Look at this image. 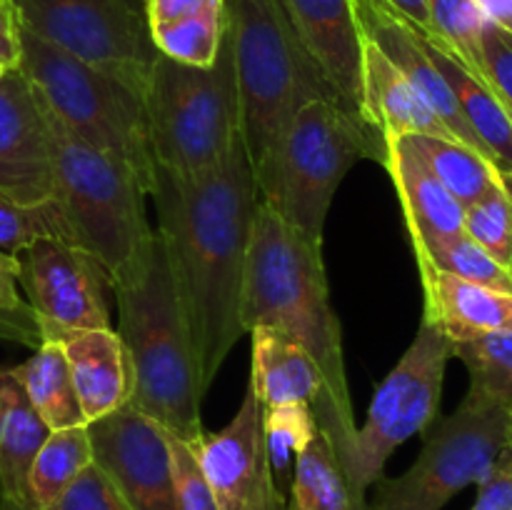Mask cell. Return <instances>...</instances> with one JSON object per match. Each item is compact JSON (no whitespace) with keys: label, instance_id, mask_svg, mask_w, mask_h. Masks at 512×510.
<instances>
[{"label":"cell","instance_id":"3957f363","mask_svg":"<svg viewBox=\"0 0 512 510\" xmlns=\"http://www.w3.org/2000/svg\"><path fill=\"white\" fill-rule=\"evenodd\" d=\"M113 295L118 335L133 365L130 405L175 438L195 443L205 433V393L158 233L143 263L113 280Z\"/></svg>","mask_w":512,"mask_h":510},{"label":"cell","instance_id":"277c9868","mask_svg":"<svg viewBox=\"0 0 512 510\" xmlns=\"http://www.w3.org/2000/svg\"><path fill=\"white\" fill-rule=\"evenodd\" d=\"M225 15L233 40L240 140L253 178H260L295 113L308 100L338 95L278 0H225Z\"/></svg>","mask_w":512,"mask_h":510},{"label":"cell","instance_id":"7402d4cb","mask_svg":"<svg viewBox=\"0 0 512 510\" xmlns=\"http://www.w3.org/2000/svg\"><path fill=\"white\" fill-rule=\"evenodd\" d=\"M253 340V368L250 383L258 393L263 410L283 405H315V420L328 408L325 378L313 358L285 335L270 328L250 330Z\"/></svg>","mask_w":512,"mask_h":510},{"label":"cell","instance_id":"f546056e","mask_svg":"<svg viewBox=\"0 0 512 510\" xmlns=\"http://www.w3.org/2000/svg\"><path fill=\"white\" fill-rule=\"evenodd\" d=\"M225 28H228L225 8H215L195 15V18L178 20V23L155 25V28H148V33L155 50L165 58L183 65H195V68H208L218 58Z\"/></svg>","mask_w":512,"mask_h":510},{"label":"cell","instance_id":"60d3db41","mask_svg":"<svg viewBox=\"0 0 512 510\" xmlns=\"http://www.w3.org/2000/svg\"><path fill=\"white\" fill-rule=\"evenodd\" d=\"M148 28L195 18L208 10L225 8V0H140Z\"/></svg>","mask_w":512,"mask_h":510},{"label":"cell","instance_id":"5b68a950","mask_svg":"<svg viewBox=\"0 0 512 510\" xmlns=\"http://www.w3.org/2000/svg\"><path fill=\"white\" fill-rule=\"evenodd\" d=\"M385 163V140L338 98H313L295 113L273 160L255 178L260 203L323 245L335 190L358 160Z\"/></svg>","mask_w":512,"mask_h":510},{"label":"cell","instance_id":"52a82bcc","mask_svg":"<svg viewBox=\"0 0 512 510\" xmlns=\"http://www.w3.org/2000/svg\"><path fill=\"white\" fill-rule=\"evenodd\" d=\"M18 70L63 130L125 160L150 193L155 173L143 95L105 70L45 43L20 25Z\"/></svg>","mask_w":512,"mask_h":510},{"label":"cell","instance_id":"d6986e66","mask_svg":"<svg viewBox=\"0 0 512 510\" xmlns=\"http://www.w3.org/2000/svg\"><path fill=\"white\" fill-rule=\"evenodd\" d=\"M415 263L425 293L423 320L443 330L450 343L512 330V293L455 278L420 260Z\"/></svg>","mask_w":512,"mask_h":510},{"label":"cell","instance_id":"d590c367","mask_svg":"<svg viewBox=\"0 0 512 510\" xmlns=\"http://www.w3.org/2000/svg\"><path fill=\"white\" fill-rule=\"evenodd\" d=\"M170 445V465H173V485H175V503L178 510H218L213 488L205 478L200 460L195 455L193 443L183 438H175L168 433Z\"/></svg>","mask_w":512,"mask_h":510},{"label":"cell","instance_id":"7bdbcfd3","mask_svg":"<svg viewBox=\"0 0 512 510\" xmlns=\"http://www.w3.org/2000/svg\"><path fill=\"white\" fill-rule=\"evenodd\" d=\"M385 5L395 10V13L403 15L408 23H413L415 28L430 33V15H428V0H383Z\"/></svg>","mask_w":512,"mask_h":510},{"label":"cell","instance_id":"8d00e7d4","mask_svg":"<svg viewBox=\"0 0 512 510\" xmlns=\"http://www.w3.org/2000/svg\"><path fill=\"white\" fill-rule=\"evenodd\" d=\"M18 258L0 253V335L3 338H18L33 348L40 345L38 325L30 310L28 300H23L18 290Z\"/></svg>","mask_w":512,"mask_h":510},{"label":"cell","instance_id":"ab89813d","mask_svg":"<svg viewBox=\"0 0 512 510\" xmlns=\"http://www.w3.org/2000/svg\"><path fill=\"white\" fill-rule=\"evenodd\" d=\"M470 510H512V455L508 450L478 483V498Z\"/></svg>","mask_w":512,"mask_h":510},{"label":"cell","instance_id":"44dd1931","mask_svg":"<svg viewBox=\"0 0 512 510\" xmlns=\"http://www.w3.org/2000/svg\"><path fill=\"white\" fill-rule=\"evenodd\" d=\"M363 38V35H360ZM363 118L373 125L383 140L408 138V135H438L455 138L443 120L435 115L428 100L415 85L363 38Z\"/></svg>","mask_w":512,"mask_h":510},{"label":"cell","instance_id":"7a4b0ae2","mask_svg":"<svg viewBox=\"0 0 512 510\" xmlns=\"http://www.w3.org/2000/svg\"><path fill=\"white\" fill-rule=\"evenodd\" d=\"M240 325L245 333L253 328L275 330L318 363L328 398L318 425L340 458L355 435V413L345 378L340 320L330 305L323 245L305 238L265 203H258L250 230Z\"/></svg>","mask_w":512,"mask_h":510},{"label":"cell","instance_id":"f6af8a7d","mask_svg":"<svg viewBox=\"0 0 512 510\" xmlns=\"http://www.w3.org/2000/svg\"><path fill=\"white\" fill-rule=\"evenodd\" d=\"M500 188L505 190V195H508L512 203V173H500Z\"/></svg>","mask_w":512,"mask_h":510},{"label":"cell","instance_id":"f907efd6","mask_svg":"<svg viewBox=\"0 0 512 510\" xmlns=\"http://www.w3.org/2000/svg\"><path fill=\"white\" fill-rule=\"evenodd\" d=\"M0 3H8V0H0Z\"/></svg>","mask_w":512,"mask_h":510},{"label":"cell","instance_id":"6da1fadb","mask_svg":"<svg viewBox=\"0 0 512 510\" xmlns=\"http://www.w3.org/2000/svg\"><path fill=\"white\" fill-rule=\"evenodd\" d=\"M148 195L155 200L158 238L188 325L200 388L208 393L245 335L240 293L260 198L243 140L203 178H178L155 165Z\"/></svg>","mask_w":512,"mask_h":510},{"label":"cell","instance_id":"b9f144b4","mask_svg":"<svg viewBox=\"0 0 512 510\" xmlns=\"http://www.w3.org/2000/svg\"><path fill=\"white\" fill-rule=\"evenodd\" d=\"M20 63V20L15 8L0 3V65L5 70H18Z\"/></svg>","mask_w":512,"mask_h":510},{"label":"cell","instance_id":"e575fe53","mask_svg":"<svg viewBox=\"0 0 512 510\" xmlns=\"http://www.w3.org/2000/svg\"><path fill=\"white\" fill-rule=\"evenodd\" d=\"M263 428L270 463L275 470L298 458L320 425L310 405H283V408L263 410Z\"/></svg>","mask_w":512,"mask_h":510},{"label":"cell","instance_id":"d6a6232c","mask_svg":"<svg viewBox=\"0 0 512 510\" xmlns=\"http://www.w3.org/2000/svg\"><path fill=\"white\" fill-rule=\"evenodd\" d=\"M415 260L428 263L433 268L443 270V273L455 275V278L470 280V283L485 285V288L503 290L512 293V275L503 263L485 253L475 240L468 235H458L445 243L435 245V248L425 250V253H415Z\"/></svg>","mask_w":512,"mask_h":510},{"label":"cell","instance_id":"2e32d148","mask_svg":"<svg viewBox=\"0 0 512 510\" xmlns=\"http://www.w3.org/2000/svg\"><path fill=\"white\" fill-rule=\"evenodd\" d=\"M350 3H353L355 23H358L360 35L365 40H370L415 85V90L428 100L435 115L443 120L445 128L455 135V140H460L468 148L478 150L483 158H488L493 163L485 145L480 143V138L473 133L468 120H465L450 85L445 83L440 70L430 60L423 43V30L408 23L403 15L395 13L383 0H350Z\"/></svg>","mask_w":512,"mask_h":510},{"label":"cell","instance_id":"4dcf8cb0","mask_svg":"<svg viewBox=\"0 0 512 510\" xmlns=\"http://www.w3.org/2000/svg\"><path fill=\"white\" fill-rule=\"evenodd\" d=\"M40 238H55L75 245L73 230L58 200L18 203L0 193V253L18 255Z\"/></svg>","mask_w":512,"mask_h":510},{"label":"cell","instance_id":"bcb514c9","mask_svg":"<svg viewBox=\"0 0 512 510\" xmlns=\"http://www.w3.org/2000/svg\"><path fill=\"white\" fill-rule=\"evenodd\" d=\"M508 453L512 455V433H510V443H508Z\"/></svg>","mask_w":512,"mask_h":510},{"label":"cell","instance_id":"ffe728a7","mask_svg":"<svg viewBox=\"0 0 512 510\" xmlns=\"http://www.w3.org/2000/svg\"><path fill=\"white\" fill-rule=\"evenodd\" d=\"M88 423L130 403L133 365L118 330H78L60 340Z\"/></svg>","mask_w":512,"mask_h":510},{"label":"cell","instance_id":"5bb4252c","mask_svg":"<svg viewBox=\"0 0 512 510\" xmlns=\"http://www.w3.org/2000/svg\"><path fill=\"white\" fill-rule=\"evenodd\" d=\"M93 463L133 510H178L168 435L133 405L88 423Z\"/></svg>","mask_w":512,"mask_h":510},{"label":"cell","instance_id":"c3c4849f","mask_svg":"<svg viewBox=\"0 0 512 510\" xmlns=\"http://www.w3.org/2000/svg\"><path fill=\"white\" fill-rule=\"evenodd\" d=\"M508 270H510V275H512V255H510V263H508Z\"/></svg>","mask_w":512,"mask_h":510},{"label":"cell","instance_id":"4fadbf2b","mask_svg":"<svg viewBox=\"0 0 512 510\" xmlns=\"http://www.w3.org/2000/svg\"><path fill=\"white\" fill-rule=\"evenodd\" d=\"M218 510H288L275 483L263 428V403L248 380L235 418L193 443Z\"/></svg>","mask_w":512,"mask_h":510},{"label":"cell","instance_id":"d4e9b609","mask_svg":"<svg viewBox=\"0 0 512 510\" xmlns=\"http://www.w3.org/2000/svg\"><path fill=\"white\" fill-rule=\"evenodd\" d=\"M13 373L50 430L88 425L63 345L40 343L23 365L13 368Z\"/></svg>","mask_w":512,"mask_h":510},{"label":"cell","instance_id":"ee69618b","mask_svg":"<svg viewBox=\"0 0 512 510\" xmlns=\"http://www.w3.org/2000/svg\"><path fill=\"white\" fill-rule=\"evenodd\" d=\"M485 18L512 35V0H475Z\"/></svg>","mask_w":512,"mask_h":510},{"label":"cell","instance_id":"1f68e13d","mask_svg":"<svg viewBox=\"0 0 512 510\" xmlns=\"http://www.w3.org/2000/svg\"><path fill=\"white\" fill-rule=\"evenodd\" d=\"M430 35L448 45L455 58L483 78L480 38L488 18L475 0H428Z\"/></svg>","mask_w":512,"mask_h":510},{"label":"cell","instance_id":"cb8c5ba5","mask_svg":"<svg viewBox=\"0 0 512 510\" xmlns=\"http://www.w3.org/2000/svg\"><path fill=\"white\" fill-rule=\"evenodd\" d=\"M430 60L453 90L465 120L493 158L498 173H512V115L483 78L465 68L448 45L423 30Z\"/></svg>","mask_w":512,"mask_h":510},{"label":"cell","instance_id":"484cf974","mask_svg":"<svg viewBox=\"0 0 512 510\" xmlns=\"http://www.w3.org/2000/svg\"><path fill=\"white\" fill-rule=\"evenodd\" d=\"M90 463H93V445H90L88 425L50 430L45 443L35 453L25 480L28 510L50 508Z\"/></svg>","mask_w":512,"mask_h":510},{"label":"cell","instance_id":"7dc6e473","mask_svg":"<svg viewBox=\"0 0 512 510\" xmlns=\"http://www.w3.org/2000/svg\"><path fill=\"white\" fill-rule=\"evenodd\" d=\"M130 3H135V5H138V8H143V3H140V0H130Z\"/></svg>","mask_w":512,"mask_h":510},{"label":"cell","instance_id":"30bf717a","mask_svg":"<svg viewBox=\"0 0 512 510\" xmlns=\"http://www.w3.org/2000/svg\"><path fill=\"white\" fill-rule=\"evenodd\" d=\"M512 410L468 393L460 408L425 430L418 460L398 478L378 483L365 510H443L468 485H478L508 450Z\"/></svg>","mask_w":512,"mask_h":510},{"label":"cell","instance_id":"603a6c76","mask_svg":"<svg viewBox=\"0 0 512 510\" xmlns=\"http://www.w3.org/2000/svg\"><path fill=\"white\" fill-rule=\"evenodd\" d=\"M48 435L13 368L0 365V510H28L25 480Z\"/></svg>","mask_w":512,"mask_h":510},{"label":"cell","instance_id":"ac0fdd59","mask_svg":"<svg viewBox=\"0 0 512 510\" xmlns=\"http://www.w3.org/2000/svg\"><path fill=\"white\" fill-rule=\"evenodd\" d=\"M383 165L398 190L413 253H425L445 240L463 235L465 208L430 173L408 138L385 143Z\"/></svg>","mask_w":512,"mask_h":510},{"label":"cell","instance_id":"8fae6325","mask_svg":"<svg viewBox=\"0 0 512 510\" xmlns=\"http://www.w3.org/2000/svg\"><path fill=\"white\" fill-rule=\"evenodd\" d=\"M20 25L143 95L155 50L143 8L130 0H10Z\"/></svg>","mask_w":512,"mask_h":510},{"label":"cell","instance_id":"f1b7e54d","mask_svg":"<svg viewBox=\"0 0 512 510\" xmlns=\"http://www.w3.org/2000/svg\"><path fill=\"white\" fill-rule=\"evenodd\" d=\"M453 358L468 368V393L512 410V330L453 343Z\"/></svg>","mask_w":512,"mask_h":510},{"label":"cell","instance_id":"83f0119b","mask_svg":"<svg viewBox=\"0 0 512 510\" xmlns=\"http://www.w3.org/2000/svg\"><path fill=\"white\" fill-rule=\"evenodd\" d=\"M288 510H355L328 433L318 430L295 458Z\"/></svg>","mask_w":512,"mask_h":510},{"label":"cell","instance_id":"9c48e42d","mask_svg":"<svg viewBox=\"0 0 512 510\" xmlns=\"http://www.w3.org/2000/svg\"><path fill=\"white\" fill-rule=\"evenodd\" d=\"M450 358L453 343L448 335L423 320L410 348L378 385L368 418L355 428L348 450L338 458L355 510L368 508L365 495L385 478L390 455L435 423Z\"/></svg>","mask_w":512,"mask_h":510},{"label":"cell","instance_id":"f35d334b","mask_svg":"<svg viewBox=\"0 0 512 510\" xmlns=\"http://www.w3.org/2000/svg\"><path fill=\"white\" fill-rule=\"evenodd\" d=\"M480 58H483V80L512 115V35L508 30L488 20L480 38Z\"/></svg>","mask_w":512,"mask_h":510},{"label":"cell","instance_id":"ba28073f","mask_svg":"<svg viewBox=\"0 0 512 510\" xmlns=\"http://www.w3.org/2000/svg\"><path fill=\"white\" fill-rule=\"evenodd\" d=\"M45 118L53 153V198L65 210L75 245L95 255L110 278H123L143 263L155 240L145 218L148 188L125 160L90 148L48 113Z\"/></svg>","mask_w":512,"mask_h":510},{"label":"cell","instance_id":"74e56055","mask_svg":"<svg viewBox=\"0 0 512 510\" xmlns=\"http://www.w3.org/2000/svg\"><path fill=\"white\" fill-rule=\"evenodd\" d=\"M45 510H133L108 475L90 463L75 483Z\"/></svg>","mask_w":512,"mask_h":510},{"label":"cell","instance_id":"7c38bea8","mask_svg":"<svg viewBox=\"0 0 512 510\" xmlns=\"http://www.w3.org/2000/svg\"><path fill=\"white\" fill-rule=\"evenodd\" d=\"M15 258L18 283L35 315L40 343H60L78 330L113 328V278L88 250L40 238Z\"/></svg>","mask_w":512,"mask_h":510},{"label":"cell","instance_id":"836d02e7","mask_svg":"<svg viewBox=\"0 0 512 510\" xmlns=\"http://www.w3.org/2000/svg\"><path fill=\"white\" fill-rule=\"evenodd\" d=\"M463 233L508 268L512 255V203L503 188L465 208Z\"/></svg>","mask_w":512,"mask_h":510},{"label":"cell","instance_id":"8992f818","mask_svg":"<svg viewBox=\"0 0 512 510\" xmlns=\"http://www.w3.org/2000/svg\"><path fill=\"white\" fill-rule=\"evenodd\" d=\"M153 160L178 178H203L240 140L238 85L228 28L208 68L155 55L143 90Z\"/></svg>","mask_w":512,"mask_h":510},{"label":"cell","instance_id":"4316f807","mask_svg":"<svg viewBox=\"0 0 512 510\" xmlns=\"http://www.w3.org/2000/svg\"><path fill=\"white\" fill-rule=\"evenodd\" d=\"M408 140L418 150L430 173L463 208H470L500 188L498 168L460 140L438 138V135H408Z\"/></svg>","mask_w":512,"mask_h":510},{"label":"cell","instance_id":"e0dca14e","mask_svg":"<svg viewBox=\"0 0 512 510\" xmlns=\"http://www.w3.org/2000/svg\"><path fill=\"white\" fill-rule=\"evenodd\" d=\"M340 103L363 118V38L350 0H278ZM365 120V118H363Z\"/></svg>","mask_w":512,"mask_h":510},{"label":"cell","instance_id":"9a60e30c","mask_svg":"<svg viewBox=\"0 0 512 510\" xmlns=\"http://www.w3.org/2000/svg\"><path fill=\"white\" fill-rule=\"evenodd\" d=\"M0 193L18 203L55 193L48 118L20 70L0 78Z\"/></svg>","mask_w":512,"mask_h":510},{"label":"cell","instance_id":"681fc988","mask_svg":"<svg viewBox=\"0 0 512 510\" xmlns=\"http://www.w3.org/2000/svg\"><path fill=\"white\" fill-rule=\"evenodd\" d=\"M3 75H5V68H3V65H0V78H3Z\"/></svg>","mask_w":512,"mask_h":510}]
</instances>
